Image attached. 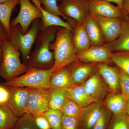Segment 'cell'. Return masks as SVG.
<instances>
[{
	"label": "cell",
	"instance_id": "1",
	"mask_svg": "<svg viewBox=\"0 0 129 129\" xmlns=\"http://www.w3.org/2000/svg\"><path fill=\"white\" fill-rule=\"evenodd\" d=\"M60 27H49L40 30L35 42L34 50L25 66L31 68L47 69H52L54 63V54L50 49Z\"/></svg>",
	"mask_w": 129,
	"mask_h": 129
},
{
	"label": "cell",
	"instance_id": "2",
	"mask_svg": "<svg viewBox=\"0 0 129 129\" xmlns=\"http://www.w3.org/2000/svg\"><path fill=\"white\" fill-rule=\"evenodd\" d=\"M50 49L54 54V63L52 68L53 74L78 61L72 42V31L67 28L58 29Z\"/></svg>",
	"mask_w": 129,
	"mask_h": 129
},
{
	"label": "cell",
	"instance_id": "3",
	"mask_svg": "<svg viewBox=\"0 0 129 129\" xmlns=\"http://www.w3.org/2000/svg\"><path fill=\"white\" fill-rule=\"evenodd\" d=\"M40 22V19L35 20L25 34L23 33L19 24L10 27L8 40L13 46L21 53L25 65L30 57L32 47L39 32Z\"/></svg>",
	"mask_w": 129,
	"mask_h": 129
},
{
	"label": "cell",
	"instance_id": "4",
	"mask_svg": "<svg viewBox=\"0 0 129 129\" xmlns=\"http://www.w3.org/2000/svg\"><path fill=\"white\" fill-rule=\"evenodd\" d=\"M53 72L47 69L31 68L22 75L6 81L3 85L12 87H26L32 89L50 88V81Z\"/></svg>",
	"mask_w": 129,
	"mask_h": 129
},
{
	"label": "cell",
	"instance_id": "5",
	"mask_svg": "<svg viewBox=\"0 0 129 129\" xmlns=\"http://www.w3.org/2000/svg\"><path fill=\"white\" fill-rule=\"evenodd\" d=\"M3 56L0 67V76L6 81L22 75L28 69L20 59L21 54L12 45L9 40L5 41Z\"/></svg>",
	"mask_w": 129,
	"mask_h": 129
},
{
	"label": "cell",
	"instance_id": "6",
	"mask_svg": "<svg viewBox=\"0 0 129 129\" xmlns=\"http://www.w3.org/2000/svg\"><path fill=\"white\" fill-rule=\"evenodd\" d=\"M58 10L63 18L72 25L84 23L90 15L89 0H60Z\"/></svg>",
	"mask_w": 129,
	"mask_h": 129
},
{
	"label": "cell",
	"instance_id": "7",
	"mask_svg": "<svg viewBox=\"0 0 129 129\" xmlns=\"http://www.w3.org/2000/svg\"><path fill=\"white\" fill-rule=\"evenodd\" d=\"M20 10L17 16L10 23V27L19 24L22 31L25 34L32 23L38 19H41L40 10L30 0H19Z\"/></svg>",
	"mask_w": 129,
	"mask_h": 129
},
{
	"label": "cell",
	"instance_id": "8",
	"mask_svg": "<svg viewBox=\"0 0 129 129\" xmlns=\"http://www.w3.org/2000/svg\"><path fill=\"white\" fill-rule=\"evenodd\" d=\"M51 88H30L28 96L26 113L35 117L44 114L49 109V101Z\"/></svg>",
	"mask_w": 129,
	"mask_h": 129
},
{
	"label": "cell",
	"instance_id": "9",
	"mask_svg": "<svg viewBox=\"0 0 129 129\" xmlns=\"http://www.w3.org/2000/svg\"><path fill=\"white\" fill-rule=\"evenodd\" d=\"M9 97L6 104L18 118L26 113L28 96L30 88L7 86Z\"/></svg>",
	"mask_w": 129,
	"mask_h": 129
},
{
	"label": "cell",
	"instance_id": "10",
	"mask_svg": "<svg viewBox=\"0 0 129 129\" xmlns=\"http://www.w3.org/2000/svg\"><path fill=\"white\" fill-rule=\"evenodd\" d=\"M112 52L107 43L91 46L85 51L77 54L78 61L84 63H105L112 62Z\"/></svg>",
	"mask_w": 129,
	"mask_h": 129
},
{
	"label": "cell",
	"instance_id": "11",
	"mask_svg": "<svg viewBox=\"0 0 129 129\" xmlns=\"http://www.w3.org/2000/svg\"><path fill=\"white\" fill-rule=\"evenodd\" d=\"M92 16L99 25L106 43H111L117 39L122 27L120 18Z\"/></svg>",
	"mask_w": 129,
	"mask_h": 129
},
{
	"label": "cell",
	"instance_id": "12",
	"mask_svg": "<svg viewBox=\"0 0 129 129\" xmlns=\"http://www.w3.org/2000/svg\"><path fill=\"white\" fill-rule=\"evenodd\" d=\"M90 11L92 16L120 18L123 13L117 6L104 0H89Z\"/></svg>",
	"mask_w": 129,
	"mask_h": 129
},
{
	"label": "cell",
	"instance_id": "13",
	"mask_svg": "<svg viewBox=\"0 0 129 129\" xmlns=\"http://www.w3.org/2000/svg\"><path fill=\"white\" fill-rule=\"evenodd\" d=\"M104 108L101 102L93 103L83 108L79 129H92Z\"/></svg>",
	"mask_w": 129,
	"mask_h": 129
},
{
	"label": "cell",
	"instance_id": "14",
	"mask_svg": "<svg viewBox=\"0 0 129 129\" xmlns=\"http://www.w3.org/2000/svg\"><path fill=\"white\" fill-rule=\"evenodd\" d=\"M97 68L98 72L112 93L117 92L120 89L118 68L111 67L105 63H99Z\"/></svg>",
	"mask_w": 129,
	"mask_h": 129
},
{
	"label": "cell",
	"instance_id": "15",
	"mask_svg": "<svg viewBox=\"0 0 129 129\" xmlns=\"http://www.w3.org/2000/svg\"><path fill=\"white\" fill-rule=\"evenodd\" d=\"M84 85L89 94L99 101L107 93L108 87L98 72L87 80Z\"/></svg>",
	"mask_w": 129,
	"mask_h": 129
},
{
	"label": "cell",
	"instance_id": "16",
	"mask_svg": "<svg viewBox=\"0 0 129 129\" xmlns=\"http://www.w3.org/2000/svg\"><path fill=\"white\" fill-rule=\"evenodd\" d=\"M121 30L117 39L107 43L112 52L129 51V16L124 14L120 18Z\"/></svg>",
	"mask_w": 129,
	"mask_h": 129
},
{
	"label": "cell",
	"instance_id": "17",
	"mask_svg": "<svg viewBox=\"0 0 129 129\" xmlns=\"http://www.w3.org/2000/svg\"><path fill=\"white\" fill-rule=\"evenodd\" d=\"M72 40L76 54L87 50L91 43L86 32L84 23H76L72 31Z\"/></svg>",
	"mask_w": 129,
	"mask_h": 129
},
{
	"label": "cell",
	"instance_id": "18",
	"mask_svg": "<svg viewBox=\"0 0 129 129\" xmlns=\"http://www.w3.org/2000/svg\"><path fill=\"white\" fill-rule=\"evenodd\" d=\"M67 97L82 108L85 107L93 103L100 102L89 94L85 87L84 83L68 88Z\"/></svg>",
	"mask_w": 129,
	"mask_h": 129
},
{
	"label": "cell",
	"instance_id": "19",
	"mask_svg": "<svg viewBox=\"0 0 129 129\" xmlns=\"http://www.w3.org/2000/svg\"><path fill=\"white\" fill-rule=\"evenodd\" d=\"M82 64L71 66V79L75 85L84 83L96 67V63H85Z\"/></svg>",
	"mask_w": 129,
	"mask_h": 129
},
{
	"label": "cell",
	"instance_id": "20",
	"mask_svg": "<svg viewBox=\"0 0 129 129\" xmlns=\"http://www.w3.org/2000/svg\"><path fill=\"white\" fill-rule=\"evenodd\" d=\"M128 101L121 94L112 93L108 95L105 99L107 109L114 115L125 113Z\"/></svg>",
	"mask_w": 129,
	"mask_h": 129
},
{
	"label": "cell",
	"instance_id": "21",
	"mask_svg": "<svg viewBox=\"0 0 129 129\" xmlns=\"http://www.w3.org/2000/svg\"><path fill=\"white\" fill-rule=\"evenodd\" d=\"M71 73L69 65L53 74L50 81V88L67 89L74 86L71 79Z\"/></svg>",
	"mask_w": 129,
	"mask_h": 129
},
{
	"label": "cell",
	"instance_id": "22",
	"mask_svg": "<svg viewBox=\"0 0 129 129\" xmlns=\"http://www.w3.org/2000/svg\"><path fill=\"white\" fill-rule=\"evenodd\" d=\"M40 9L42 13L40 30L49 27L55 26L67 28L72 31L73 30V27L70 23L68 21L65 22L63 20L60 16L52 14L42 7Z\"/></svg>",
	"mask_w": 129,
	"mask_h": 129
},
{
	"label": "cell",
	"instance_id": "23",
	"mask_svg": "<svg viewBox=\"0 0 129 129\" xmlns=\"http://www.w3.org/2000/svg\"><path fill=\"white\" fill-rule=\"evenodd\" d=\"M84 24L91 46L101 45L106 43L99 25L91 15L88 16Z\"/></svg>",
	"mask_w": 129,
	"mask_h": 129
},
{
	"label": "cell",
	"instance_id": "24",
	"mask_svg": "<svg viewBox=\"0 0 129 129\" xmlns=\"http://www.w3.org/2000/svg\"><path fill=\"white\" fill-rule=\"evenodd\" d=\"M18 119L6 103H0V129H13Z\"/></svg>",
	"mask_w": 129,
	"mask_h": 129
},
{
	"label": "cell",
	"instance_id": "25",
	"mask_svg": "<svg viewBox=\"0 0 129 129\" xmlns=\"http://www.w3.org/2000/svg\"><path fill=\"white\" fill-rule=\"evenodd\" d=\"M19 3V0H11L8 2L0 3V22L6 30L8 37L12 13L14 8Z\"/></svg>",
	"mask_w": 129,
	"mask_h": 129
},
{
	"label": "cell",
	"instance_id": "26",
	"mask_svg": "<svg viewBox=\"0 0 129 129\" xmlns=\"http://www.w3.org/2000/svg\"><path fill=\"white\" fill-rule=\"evenodd\" d=\"M67 89L51 88L49 101V109L61 111L64 102L68 98Z\"/></svg>",
	"mask_w": 129,
	"mask_h": 129
},
{
	"label": "cell",
	"instance_id": "27",
	"mask_svg": "<svg viewBox=\"0 0 129 129\" xmlns=\"http://www.w3.org/2000/svg\"><path fill=\"white\" fill-rule=\"evenodd\" d=\"M84 108L81 107L72 99L67 98L60 111L63 115L75 118L80 123Z\"/></svg>",
	"mask_w": 129,
	"mask_h": 129
},
{
	"label": "cell",
	"instance_id": "28",
	"mask_svg": "<svg viewBox=\"0 0 129 129\" xmlns=\"http://www.w3.org/2000/svg\"><path fill=\"white\" fill-rule=\"evenodd\" d=\"M112 62L129 76V51L113 52Z\"/></svg>",
	"mask_w": 129,
	"mask_h": 129
},
{
	"label": "cell",
	"instance_id": "29",
	"mask_svg": "<svg viewBox=\"0 0 129 129\" xmlns=\"http://www.w3.org/2000/svg\"><path fill=\"white\" fill-rule=\"evenodd\" d=\"M43 114L48 120L51 129H62L63 114L61 111L49 109Z\"/></svg>",
	"mask_w": 129,
	"mask_h": 129
},
{
	"label": "cell",
	"instance_id": "30",
	"mask_svg": "<svg viewBox=\"0 0 129 129\" xmlns=\"http://www.w3.org/2000/svg\"><path fill=\"white\" fill-rule=\"evenodd\" d=\"M13 129H40L36 124L34 118L25 113L20 118Z\"/></svg>",
	"mask_w": 129,
	"mask_h": 129
},
{
	"label": "cell",
	"instance_id": "31",
	"mask_svg": "<svg viewBox=\"0 0 129 129\" xmlns=\"http://www.w3.org/2000/svg\"><path fill=\"white\" fill-rule=\"evenodd\" d=\"M108 129H129V117L125 113L114 115Z\"/></svg>",
	"mask_w": 129,
	"mask_h": 129
},
{
	"label": "cell",
	"instance_id": "32",
	"mask_svg": "<svg viewBox=\"0 0 129 129\" xmlns=\"http://www.w3.org/2000/svg\"><path fill=\"white\" fill-rule=\"evenodd\" d=\"M118 68L119 72V85L121 94L128 101L129 99V76L122 70Z\"/></svg>",
	"mask_w": 129,
	"mask_h": 129
},
{
	"label": "cell",
	"instance_id": "33",
	"mask_svg": "<svg viewBox=\"0 0 129 129\" xmlns=\"http://www.w3.org/2000/svg\"><path fill=\"white\" fill-rule=\"evenodd\" d=\"M111 112L104 107L101 115L92 129H107L111 120Z\"/></svg>",
	"mask_w": 129,
	"mask_h": 129
},
{
	"label": "cell",
	"instance_id": "34",
	"mask_svg": "<svg viewBox=\"0 0 129 129\" xmlns=\"http://www.w3.org/2000/svg\"><path fill=\"white\" fill-rule=\"evenodd\" d=\"M58 0H39L41 5L44 6V8L52 14L63 18V16L59 11L58 7L57 1Z\"/></svg>",
	"mask_w": 129,
	"mask_h": 129
},
{
	"label": "cell",
	"instance_id": "35",
	"mask_svg": "<svg viewBox=\"0 0 129 129\" xmlns=\"http://www.w3.org/2000/svg\"><path fill=\"white\" fill-rule=\"evenodd\" d=\"M80 122L75 118L63 115L62 129H79Z\"/></svg>",
	"mask_w": 129,
	"mask_h": 129
},
{
	"label": "cell",
	"instance_id": "36",
	"mask_svg": "<svg viewBox=\"0 0 129 129\" xmlns=\"http://www.w3.org/2000/svg\"><path fill=\"white\" fill-rule=\"evenodd\" d=\"M34 118L36 124L40 129H51L48 120L44 114Z\"/></svg>",
	"mask_w": 129,
	"mask_h": 129
},
{
	"label": "cell",
	"instance_id": "37",
	"mask_svg": "<svg viewBox=\"0 0 129 129\" xmlns=\"http://www.w3.org/2000/svg\"><path fill=\"white\" fill-rule=\"evenodd\" d=\"M9 97V91L7 86L0 85V103H6Z\"/></svg>",
	"mask_w": 129,
	"mask_h": 129
},
{
	"label": "cell",
	"instance_id": "38",
	"mask_svg": "<svg viewBox=\"0 0 129 129\" xmlns=\"http://www.w3.org/2000/svg\"><path fill=\"white\" fill-rule=\"evenodd\" d=\"M8 38L9 37L6 30L0 22V39L5 41L8 40Z\"/></svg>",
	"mask_w": 129,
	"mask_h": 129
},
{
	"label": "cell",
	"instance_id": "39",
	"mask_svg": "<svg viewBox=\"0 0 129 129\" xmlns=\"http://www.w3.org/2000/svg\"><path fill=\"white\" fill-rule=\"evenodd\" d=\"M122 11L124 14L129 16V0H124Z\"/></svg>",
	"mask_w": 129,
	"mask_h": 129
},
{
	"label": "cell",
	"instance_id": "40",
	"mask_svg": "<svg viewBox=\"0 0 129 129\" xmlns=\"http://www.w3.org/2000/svg\"><path fill=\"white\" fill-rule=\"evenodd\" d=\"M107 1L109 2L115 3L117 5V6L119 7L120 8L122 11V7H123V3L124 0H104Z\"/></svg>",
	"mask_w": 129,
	"mask_h": 129
},
{
	"label": "cell",
	"instance_id": "41",
	"mask_svg": "<svg viewBox=\"0 0 129 129\" xmlns=\"http://www.w3.org/2000/svg\"><path fill=\"white\" fill-rule=\"evenodd\" d=\"M5 41L0 39V67L2 62L3 56V45Z\"/></svg>",
	"mask_w": 129,
	"mask_h": 129
},
{
	"label": "cell",
	"instance_id": "42",
	"mask_svg": "<svg viewBox=\"0 0 129 129\" xmlns=\"http://www.w3.org/2000/svg\"><path fill=\"white\" fill-rule=\"evenodd\" d=\"M30 1L32 2V3L39 9H40L42 7L39 0H30Z\"/></svg>",
	"mask_w": 129,
	"mask_h": 129
},
{
	"label": "cell",
	"instance_id": "43",
	"mask_svg": "<svg viewBox=\"0 0 129 129\" xmlns=\"http://www.w3.org/2000/svg\"><path fill=\"white\" fill-rule=\"evenodd\" d=\"M125 114L129 117V99H128V102H127V106Z\"/></svg>",
	"mask_w": 129,
	"mask_h": 129
},
{
	"label": "cell",
	"instance_id": "44",
	"mask_svg": "<svg viewBox=\"0 0 129 129\" xmlns=\"http://www.w3.org/2000/svg\"><path fill=\"white\" fill-rule=\"evenodd\" d=\"M11 0H0V3H5L10 1Z\"/></svg>",
	"mask_w": 129,
	"mask_h": 129
},
{
	"label": "cell",
	"instance_id": "45",
	"mask_svg": "<svg viewBox=\"0 0 129 129\" xmlns=\"http://www.w3.org/2000/svg\"></svg>",
	"mask_w": 129,
	"mask_h": 129
},
{
	"label": "cell",
	"instance_id": "46",
	"mask_svg": "<svg viewBox=\"0 0 129 129\" xmlns=\"http://www.w3.org/2000/svg\"></svg>",
	"mask_w": 129,
	"mask_h": 129
}]
</instances>
